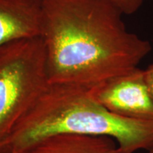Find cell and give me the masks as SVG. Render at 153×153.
I'll use <instances>...</instances> for the list:
<instances>
[{"label": "cell", "mask_w": 153, "mask_h": 153, "mask_svg": "<svg viewBox=\"0 0 153 153\" xmlns=\"http://www.w3.org/2000/svg\"><path fill=\"white\" fill-rule=\"evenodd\" d=\"M50 85L92 88L131 71L152 49L110 0H42Z\"/></svg>", "instance_id": "1"}, {"label": "cell", "mask_w": 153, "mask_h": 153, "mask_svg": "<svg viewBox=\"0 0 153 153\" xmlns=\"http://www.w3.org/2000/svg\"><path fill=\"white\" fill-rule=\"evenodd\" d=\"M60 133L110 137L117 143L120 153L153 148V121L111 112L94 98L89 88L50 85L0 143V153H15Z\"/></svg>", "instance_id": "2"}, {"label": "cell", "mask_w": 153, "mask_h": 153, "mask_svg": "<svg viewBox=\"0 0 153 153\" xmlns=\"http://www.w3.org/2000/svg\"><path fill=\"white\" fill-rule=\"evenodd\" d=\"M50 85L41 37L0 48V143Z\"/></svg>", "instance_id": "3"}, {"label": "cell", "mask_w": 153, "mask_h": 153, "mask_svg": "<svg viewBox=\"0 0 153 153\" xmlns=\"http://www.w3.org/2000/svg\"><path fill=\"white\" fill-rule=\"evenodd\" d=\"M92 97L111 112L131 119L153 121V99L138 68L91 88Z\"/></svg>", "instance_id": "4"}, {"label": "cell", "mask_w": 153, "mask_h": 153, "mask_svg": "<svg viewBox=\"0 0 153 153\" xmlns=\"http://www.w3.org/2000/svg\"><path fill=\"white\" fill-rule=\"evenodd\" d=\"M42 24V0H0V48L41 37Z\"/></svg>", "instance_id": "5"}, {"label": "cell", "mask_w": 153, "mask_h": 153, "mask_svg": "<svg viewBox=\"0 0 153 153\" xmlns=\"http://www.w3.org/2000/svg\"><path fill=\"white\" fill-rule=\"evenodd\" d=\"M15 153H120L115 140L108 136L60 133L40 140Z\"/></svg>", "instance_id": "6"}, {"label": "cell", "mask_w": 153, "mask_h": 153, "mask_svg": "<svg viewBox=\"0 0 153 153\" xmlns=\"http://www.w3.org/2000/svg\"><path fill=\"white\" fill-rule=\"evenodd\" d=\"M123 14H133L138 11L144 0H110Z\"/></svg>", "instance_id": "7"}, {"label": "cell", "mask_w": 153, "mask_h": 153, "mask_svg": "<svg viewBox=\"0 0 153 153\" xmlns=\"http://www.w3.org/2000/svg\"><path fill=\"white\" fill-rule=\"evenodd\" d=\"M144 75L149 92L153 99V63L149 65L146 70H144Z\"/></svg>", "instance_id": "8"}, {"label": "cell", "mask_w": 153, "mask_h": 153, "mask_svg": "<svg viewBox=\"0 0 153 153\" xmlns=\"http://www.w3.org/2000/svg\"><path fill=\"white\" fill-rule=\"evenodd\" d=\"M148 153H153V148L150 149V150H148Z\"/></svg>", "instance_id": "9"}]
</instances>
